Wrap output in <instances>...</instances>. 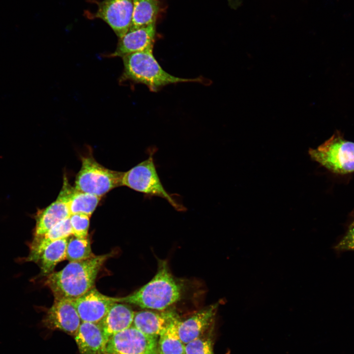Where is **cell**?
I'll return each instance as SVG.
<instances>
[{
    "instance_id": "6da1fadb",
    "label": "cell",
    "mask_w": 354,
    "mask_h": 354,
    "mask_svg": "<svg viewBox=\"0 0 354 354\" xmlns=\"http://www.w3.org/2000/svg\"><path fill=\"white\" fill-rule=\"evenodd\" d=\"M113 255L110 253L69 262L61 270L47 276L44 284L51 290L54 298L75 299L94 287L102 266Z\"/></svg>"
},
{
    "instance_id": "7a4b0ae2",
    "label": "cell",
    "mask_w": 354,
    "mask_h": 354,
    "mask_svg": "<svg viewBox=\"0 0 354 354\" xmlns=\"http://www.w3.org/2000/svg\"><path fill=\"white\" fill-rule=\"evenodd\" d=\"M181 293L182 287L172 274L167 261L159 260L157 272L148 282L127 296L116 297V301L163 311L177 302Z\"/></svg>"
},
{
    "instance_id": "3957f363",
    "label": "cell",
    "mask_w": 354,
    "mask_h": 354,
    "mask_svg": "<svg viewBox=\"0 0 354 354\" xmlns=\"http://www.w3.org/2000/svg\"><path fill=\"white\" fill-rule=\"evenodd\" d=\"M124 70L120 81L129 80L147 86L153 92L168 85L197 82L208 85V80L202 76L188 79L168 73L159 65L153 55V49L127 55L122 58Z\"/></svg>"
},
{
    "instance_id": "277c9868",
    "label": "cell",
    "mask_w": 354,
    "mask_h": 354,
    "mask_svg": "<svg viewBox=\"0 0 354 354\" xmlns=\"http://www.w3.org/2000/svg\"><path fill=\"white\" fill-rule=\"evenodd\" d=\"M155 152L154 148L149 150L148 156L146 160L123 172L121 186L143 193L147 197L164 199L176 210H184V206L167 192L161 183L154 161Z\"/></svg>"
},
{
    "instance_id": "5b68a950",
    "label": "cell",
    "mask_w": 354,
    "mask_h": 354,
    "mask_svg": "<svg viewBox=\"0 0 354 354\" xmlns=\"http://www.w3.org/2000/svg\"><path fill=\"white\" fill-rule=\"evenodd\" d=\"M309 154L315 161L331 172L347 174L354 172V142L348 141L339 131Z\"/></svg>"
},
{
    "instance_id": "8992f818",
    "label": "cell",
    "mask_w": 354,
    "mask_h": 354,
    "mask_svg": "<svg viewBox=\"0 0 354 354\" xmlns=\"http://www.w3.org/2000/svg\"><path fill=\"white\" fill-rule=\"evenodd\" d=\"M82 166L76 176L75 189L99 197L121 186L123 172L106 168L91 155L81 158Z\"/></svg>"
},
{
    "instance_id": "52a82bcc",
    "label": "cell",
    "mask_w": 354,
    "mask_h": 354,
    "mask_svg": "<svg viewBox=\"0 0 354 354\" xmlns=\"http://www.w3.org/2000/svg\"><path fill=\"white\" fill-rule=\"evenodd\" d=\"M158 337L131 325L109 338L103 354H159Z\"/></svg>"
},
{
    "instance_id": "ba28073f",
    "label": "cell",
    "mask_w": 354,
    "mask_h": 354,
    "mask_svg": "<svg viewBox=\"0 0 354 354\" xmlns=\"http://www.w3.org/2000/svg\"><path fill=\"white\" fill-rule=\"evenodd\" d=\"M93 17L107 23L120 38L128 31L133 11L132 0H103Z\"/></svg>"
},
{
    "instance_id": "9c48e42d",
    "label": "cell",
    "mask_w": 354,
    "mask_h": 354,
    "mask_svg": "<svg viewBox=\"0 0 354 354\" xmlns=\"http://www.w3.org/2000/svg\"><path fill=\"white\" fill-rule=\"evenodd\" d=\"M82 321L72 299L54 298L42 323L51 330H59L74 336Z\"/></svg>"
},
{
    "instance_id": "30bf717a",
    "label": "cell",
    "mask_w": 354,
    "mask_h": 354,
    "mask_svg": "<svg viewBox=\"0 0 354 354\" xmlns=\"http://www.w3.org/2000/svg\"><path fill=\"white\" fill-rule=\"evenodd\" d=\"M73 188L65 177L62 187L56 200L37 213L33 236L44 234L60 221L69 217L68 200Z\"/></svg>"
},
{
    "instance_id": "8fae6325",
    "label": "cell",
    "mask_w": 354,
    "mask_h": 354,
    "mask_svg": "<svg viewBox=\"0 0 354 354\" xmlns=\"http://www.w3.org/2000/svg\"><path fill=\"white\" fill-rule=\"evenodd\" d=\"M73 301L81 321L93 323L100 322L117 302L116 297L104 295L95 287Z\"/></svg>"
},
{
    "instance_id": "7c38bea8",
    "label": "cell",
    "mask_w": 354,
    "mask_h": 354,
    "mask_svg": "<svg viewBox=\"0 0 354 354\" xmlns=\"http://www.w3.org/2000/svg\"><path fill=\"white\" fill-rule=\"evenodd\" d=\"M215 304L202 309L187 319H179L177 324L178 336L186 344L206 333L211 329L217 311Z\"/></svg>"
},
{
    "instance_id": "4fadbf2b",
    "label": "cell",
    "mask_w": 354,
    "mask_h": 354,
    "mask_svg": "<svg viewBox=\"0 0 354 354\" xmlns=\"http://www.w3.org/2000/svg\"><path fill=\"white\" fill-rule=\"evenodd\" d=\"M155 34V23L129 30L119 38L115 51L110 57L123 58L132 53L153 49Z\"/></svg>"
},
{
    "instance_id": "5bb4252c",
    "label": "cell",
    "mask_w": 354,
    "mask_h": 354,
    "mask_svg": "<svg viewBox=\"0 0 354 354\" xmlns=\"http://www.w3.org/2000/svg\"><path fill=\"white\" fill-rule=\"evenodd\" d=\"M179 318L173 310L146 309L135 312L132 326L145 334L159 336Z\"/></svg>"
},
{
    "instance_id": "9a60e30c",
    "label": "cell",
    "mask_w": 354,
    "mask_h": 354,
    "mask_svg": "<svg viewBox=\"0 0 354 354\" xmlns=\"http://www.w3.org/2000/svg\"><path fill=\"white\" fill-rule=\"evenodd\" d=\"M74 338L80 354H103L108 340L99 323L84 322Z\"/></svg>"
},
{
    "instance_id": "2e32d148",
    "label": "cell",
    "mask_w": 354,
    "mask_h": 354,
    "mask_svg": "<svg viewBox=\"0 0 354 354\" xmlns=\"http://www.w3.org/2000/svg\"><path fill=\"white\" fill-rule=\"evenodd\" d=\"M135 312L127 304L116 302L99 323L107 339L113 335L130 327Z\"/></svg>"
},
{
    "instance_id": "e0dca14e",
    "label": "cell",
    "mask_w": 354,
    "mask_h": 354,
    "mask_svg": "<svg viewBox=\"0 0 354 354\" xmlns=\"http://www.w3.org/2000/svg\"><path fill=\"white\" fill-rule=\"evenodd\" d=\"M73 233L69 217L60 221L44 234L33 236L29 244V254L23 261L35 262L48 244L59 239L68 238Z\"/></svg>"
},
{
    "instance_id": "ac0fdd59",
    "label": "cell",
    "mask_w": 354,
    "mask_h": 354,
    "mask_svg": "<svg viewBox=\"0 0 354 354\" xmlns=\"http://www.w3.org/2000/svg\"><path fill=\"white\" fill-rule=\"evenodd\" d=\"M68 238L54 241L42 250L34 263L40 268V276H47L54 272L57 265L66 259Z\"/></svg>"
},
{
    "instance_id": "d6986e66",
    "label": "cell",
    "mask_w": 354,
    "mask_h": 354,
    "mask_svg": "<svg viewBox=\"0 0 354 354\" xmlns=\"http://www.w3.org/2000/svg\"><path fill=\"white\" fill-rule=\"evenodd\" d=\"M133 11L129 30L155 24L159 12L157 0H132Z\"/></svg>"
},
{
    "instance_id": "ffe728a7",
    "label": "cell",
    "mask_w": 354,
    "mask_h": 354,
    "mask_svg": "<svg viewBox=\"0 0 354 354\" xmlns=\"http://www.w3.org/2000/svg\"><path fill=\"white\" fill-rule=\"evenodd\" d=\"M178 318L159 336V354H185V344L180 339L177 331Z\"/></svg>"
},
{
    "instance_id": "44dd1931",
    "label": "cell",
    "mask_w": 354,
    "mask_h": 354,
    "mask_svg": "<svg viewBox=\"0 0 354 354\" xmlns=\"http://www.w3.org/2000/svg\"><path fill=\"white\" fill-rule=\"evenodd\" d=\"M101 197L77 190L73 188L68 200L71 214H84L90 217L97 207Z\"/></svg>"
},
{
    "instance_id": "7402d4cb",
    "label": "cell",
    "mask_w": 354,
    "mask_h": 354,
    "mask_svg": "<svg viewBox=\"0 0 354 354\" xmlns=\"http://www.w3.org/2000/svg\"><path fill=\"white\" fill-rule=\"evenodd\" d=\"M66 253V259L69 262L85 260L95 256L89 238L74 236L67 239Z\"/></svg>"
},
{
    "instance_id": "603a6c76",
    "label": "cell",
    "mask_w": 354,
    "mask_h": 354,
    "mask_svg": "<svg viewBox=\"0 0 354 354\" xmlns=\"http://www.w3.org/2000/svg\"><path fill=\"white\" fill-rule=\"evenodd\" d=\"M185 354H214L211 333L207 332L186 344Z\"/></svg>"
},
{
    "instance_id": "cb8c5ba5",
    "label": "cell",
    "mask_w": 354,
    "mask_h": 354,
    "mask_svg": "<svg viewBox=\"0 0 354 354\" xmlns=\"http://www.w3.org/2000/svg\"><path fill=\"white\" fill-rule=\"evenodd\" d=\"M90 216L84 214H73L69 216L73 235L79 238L88 237Z\"/></svg>"
},
{
    "instance_id": "d4e9b609",
    "label": "cell",
    "mask_w": 354,
    "mask_h": 354,
    "mask_svg": "<svg viewBox=\"0 0 354 354\" xmlns=\"http://www.w3.org/2000/svg\"><path fill=\"white\" fill-rule=\"evenodd\" d=\"M337 252L354 251V219L349 224L345 234L334 246Z\"/></svg>"
},
{
    "instance_id": "484cf974",
    "label": "cell",
    "mask_w": 354,
    "mask_h": 354,
    "mask_svg": "<svg viewBox=\"0 0 354 354\" xmlns=\"http://www.w3.org/2000/svg\"><path fill=\"white\" fill-rule=\"evenodd\" d=\"M225 354H230V351H228Z\"/></svg>"
}]
</instances>
